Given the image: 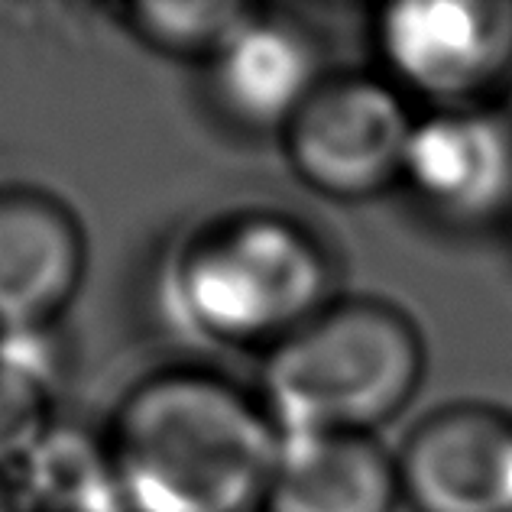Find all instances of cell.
I'll use <instances>...</instances> for the list:
<instances>
[{
    "mask_svg": "<svg viewBox=\"0 0 512 512\" xmlns=\"http://www.w3.org/2000/svg\"><path fill=\"white\" fill-rule=\"evenodd\" d=\"M56 422V389L0 354V477Z\"/></svg>",
    "mask_w": 512,
    "mask_h": 512,
    "instance_id": "13",
    "label": "cell"
},
{
    "mask_svg": "<svg viewBox=\"0 0 512 512\" xmlns=\"http://www.w3.org/2000/svg\"><path fill=\"white\" fill-rule=\"evenodd\" d=\"M325 49L289 10L256 4L201 75L221 124L247 137H282L302 104L328 78Z\"/></svg>",
    "mask_w": 512,
    "mask_h": 512,
    "instance_id": "7",
    "label": "cell"
},
{
    "mask_svg": "<svg viewBox=\"0 0 512 512\" xmlns=\"http://www.w3.org/2000/svg\"><path fill=\"white\" fill-rule=\"evenodd\" d=\"M253 7L244 0H133L114 13L120 26L156 56L198 62L205 69Z\"/></svg>",
    "mask_w": 512,
    "mask_h": 512,
    "instance_id": "12",
    "label": "cell"
},
{
    "mask_svg": "<svg viewBox=\"0 0 512 512\" xmlns=\"http://www.w3.org/2000/svg\"><path fill=\"white\" fill-rule=\"evenodd\" d=\"M393 454L412 512H512V412L500 406L431 409Z\"/></svg>",
    "mask_w": 512,
    "mask_h": 512,
    "instance_id": "8",
    "label": "cell"
},
{
    "mask_svg": "<svg viewBox=\"0 0 512 512\" xmlns=\"http://www.w3.org/2000/svg\"><path fill=\"white\" fill-rule=\"evenodd\" d=\"M415 120L412 101L380 72H328L279 143L315 195L370 201L402 185Z\"/></svg>",
    "mask_w": 512,
    "mask_h": 512,
    "instance_id": "5",
    "label": "cell"
},
{
    "mask_svg": "<svg viewBox=\"0 0 512 512\" xmlns=\"http://www.w3.org/2000/svg\"><path fill=\"white\" fill-rule=\"evenodd\" d=\"M380 75L425 111L506 107L512 0H399L373 17Z\"/></svg>",
    "mask_w": 512,
    "mask_h": 512,
    "instance_id": "4",
    "label": "cell"
},
{
    "mask_svg": "<svg viewBox=\"0 0 512 512\" xmlns=\"http://www.w3.org/2000/svg\"><path fill=\"white\" fill-rule=\"evenodd\" d=\"M166 292L195 338L260 357L341 295L321 234L276 208H237L195 227L172 253Z\"/></svg>",
    "mask_w": 512,
    "mask_h": 512,
    "instance_id": "2",
    "label": "cell"
},
{
    "mask_svg": "<svg viewBox=\"0 0 512 512\" xmlns=\"http://www.w3.org/2000/svg\"><path fill=\"white\" fill-rule=\"evenodd\" d=\"M399 188L428 218L454 231L506 221L512 214V114L506 107L419 114Z\"/></svg>",
    "mask_w": 512,
    "mask_h": 512,
    "instance_id": "6",
    "label": "cell"
},
{
    "mask_svg": "<svg viewBox=\"0 0 512 512\" xmlns=\"http://www.w3.org/2000/svg\"><path fill=\"white\" fill-rule=\"evenodd\" d=\"M396 454L376 435H282L263 512H396Z\"/></svg>",
    "mask_w": 512,
    "mask_h": 512,
    "instance_id": "10",
    "label": "cell"
},
{
    "mask_svg": "<svg viewBox=\"0 0 512 512\" xmlns=\"http://www.w3.org/2000/svg\"><path fill=\"white\" fill-rule=\"evenodd\" d=\"M10 512H130L107 435L52 422L4 477Z\"/></svg>",
    "mask_w": 512,
    "mask_h": 512,
    "instance_id": "11",
    "label": "cell"
},
{
    "mask_svg": "<svg viewBox=\"0 0 512 512\" xmlns=\"http://www.w3.org/2000/svg\"><path fill=\"white\" fill-rule=\"evenodd\" d=\"M85 227L46 188H0V334L59 325L82 289Z\"/></svg>",
    "mask_w": 512,
    "mask_h": 512,
    "instance_id": "9",
    "label": "cell"
},
{
    "mask_svg": "<svg viewBox=\"0 0 512 512\" xmlns=\"http://www.w3.org/2000/svg\"><path fill=\"white\" fill-rule=\"evenodd\" d=\"M104 435L130 512H263L282 444L256 393L195 367L140 380Z\"/></svg>",
    "mask_w": 512,
    "mask_h": 512,
    "instance_id": "1",
    "label": "cell"
},
{
    "mask_svg": "<svg viewBox=\"0 0 512 512\" xmlns=\"http://www.w3.org/2000/svg\"><path fill=\"white\" fill-rule=\"evenodd\" d=\"M260 360L253 393L279 435H376L419 393L425 341L396 302L338 295Z\"/></svg>",
    "mask_w": 512,
    "mask_h": 512,
    "instance_id": "3",
    "label": "cell"
}]
</instances>
